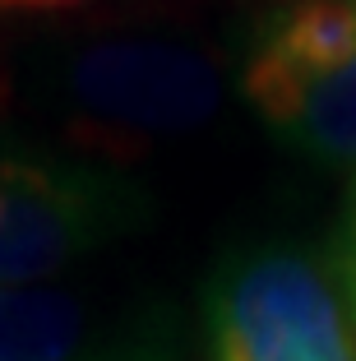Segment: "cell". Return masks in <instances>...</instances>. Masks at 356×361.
I'll return each instance as SVG.
<instances>
[{"label": "cell", "mask_w": 356, "mask_h": 361, "mask_svg": "<svg viewBox=\"0 0 356 361\" xmlns=\"http://www.w3.org/2000/svg\"><path fill=\"white\" fill-rule=\"evenodd\" d=\"M213 361H356V315L338 269L296 245L231 255L209 283Z\"/></svg>", "instance_id": "obj_1"}, {"label": "cell", "mask_w": 356, "mask_h": 361, "mask_svg": "<svg viewBox=\"0 0 356 361\" xmlns=\"http://www.w3.org/2000/svg\"><path fill=\"white\" fill-rule=\"evenodd\" d=\"M245 97L301 153L356 167V0H301L269 19Z\"/></svg>", "instance_id": "obj_2"}, {"label": "cell", "mask_w": 356, "mask_h": 361, "mask_svg": "<svg viewBox=\"0 0 356 361\" xmlns=\"http://www.w3.org/2000/svg\"><path fill=\"white\" fill-rule=\"evenodd\" d=\"M144 218V190L111 171L0 158V287H37Z\"/></svg>", "instance_id": "obj_3"}, {"label": "cell", "mask_w": 356, "mask_h": 361, "mask_svg": "<svg viewBox=\"0 0 356 361\" xmlns=\"http://www.w3.org/2000/svg\"><path fill=\"white\" fill-rule=\"evenodd\" d=\"M79 116L130 135H171L200 126L218 106V70L209 56L171 42H102L65 70Z\"/></svg>", "instance_id": "obj_4"}, {"label": "cell", "mask_w": 356, "mask_h": 361, "mask_svg": "<svg viewBox=\"0 0 356 361\" xmlns=\"http://www.w3.org/2000/svg\"><path fill=\"white\" fill-rule=\"evenodd\" d=\"M88 315L56 287H0V361H79Z\"/></svg>", "instance_id": "obj_5"}, {"label": "cell", "mask_w": 356, "mask_h": 361, "mask_svg": "<svg viewBox=\"0 0 356 361\" xmlns=\"http://www.w3.org/2000/svg\"><path fill=\"white\" fill-rule=\"evenodd\" d=\"M338 283H343L347 306L356 315V204H352V218H347V232H343V250H338Z\"/></svg>", "instance_id": "obj_6"}, {"label": "cell", "mask_w": 356, "mask_h": 361, "mask_svg": "<svg viewBox=\"0 0 356 361\" xmlns=\"http://www.w3.org/2000/svg\"><path fill=\"white\" fill-rule=\"evenodd\" d=\"M84 0H0V10H19V14H47V10H74Z\"/></svg>", "instance_id": "obj_7"}]
</instances>
